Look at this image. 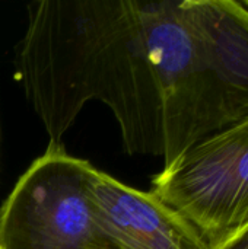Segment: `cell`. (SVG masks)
I'll list each match as a JSON object with an SVG mask.
<instances>
[{
    "label": "cell",
    "mask_w": 248,
    "mask_h": 249,
    "mask_svg": "<svg viewBox=\"0 0 248 249\" xmlns=\"http://www.w3.org/2000/svg\"><path fill=\"white\" fill-rule=\"evenodd\" d=\"M91 166L50 144L0 209V249H114L86 191Z\"/></svg>",
    "instance_id": "2"
},
{
    "label": "cell",
    "mask_w": 248,
    "mask_h": 249,
    "mask_svg": "<svg viewBox=\"0 0 248 249\" xmlns=\"http://www.w3.org/2000/svg\"><path fill=\"white\" fill-rule=\"evenodd\" d=\"M86 191L114 249H212L186 217L151 191L127 187L94 166L86 175Z\"/></svg>",
    "instance_id": "4"
},
{
    "label": "cell",
    "mask_w": 248,
    "mask_h": 249,
    "mask_svg": "<svg viewBox=\"0 0 248 249\" xmlns=\"http://www.w3.org/2000/svg\"><path fill=\"white\" fill-rule=\"evenodd\" d=\"M151 193L186 217L212 248L248 225V118L165 165Z\"/></svg>",
    "instance_id": "3"
},
{
    "label": "cell",
    "mask_w": 248,
    "mask_h": 249,
    "mask_svg": "<svg viewBox=\"0 0 248 249\" xmlns=\"http://www.w3.org/2000/svg\"><path fill=\"white\" fill-rule=\"evenodd\" d=\"M16 66L50 144L89 101L165 165L248 118V26L213 0L32 1Z\"/></svg>",
    "instance_id": "1"
},
{
    "label": "cell",
    "mask_w": 248,
    "mask_h": 249,
    "mask_svg": "<svg viewBox=\"0 0 248 249\" xmlns=\"http://www.w3.org/2000/svg\"><path fill=\"white\" fill-rule=\"evenodd\" d=\"M212 249H248V225L227 236Z\"/></svg>",
    "instance_id": "5"
}]
</instances>
